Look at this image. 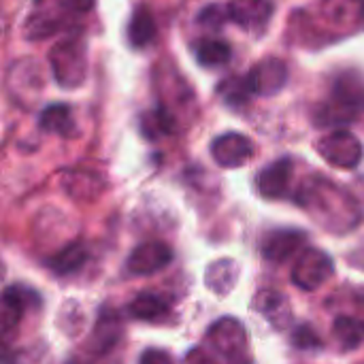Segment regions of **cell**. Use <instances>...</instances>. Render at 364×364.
I'll return each instance as SVG.
<instances>
[{
	"instance_id": "obj_1",
	"label": "cell",
	"mask_w": 364,
	"mask_h": 364,
	"mask_svg": "<svg viewBox=\"0 0 364 364\" xmlns=\"http://www.w3.org/2000/svg\"><path fill=\"white\" fill-rule=\"evenodd\" d=\"M364 111V79L358 73H343L335 79L331 100L324 102L316 113L320 128L346 126Z\"/></svg>"
},
{
	"instance_id": "obj_2",
	"label": "cell",
	"mask_w": 364,
	"mask_h": 364,
	"mask_svg": "<svg viewBox=\"0 0 364 364\" xmlns=\"http://www.w3.org/2000/svg\"><path fill=\"white\" fill-rule=\"evenodd\" d=\"M51 70L55 81L62 87H77L85 79L87 62H85V47L79 38L60 41L49 53Z\"/></svg>"
},
{
	"instance_id": "obj_3",
	"label": "cell",
	"mask_w": 364,
	"mask_h": 364,
	"mask_svg": "<svg viewBox=\"0 0 364 364\" xmlns=\"http://www.w3.org/2000/svg\"><path fill=\"white\" fill-rule=\"evenodd\" d=\"M318 151L331 166L343 168V171L356 168L363 162L364 156V147L360 139L356 134H352L350 130H346V128L333 130L324 139H320Z\"/></svg>"
},
{
	"instance_id": "obj_4",
	"label": "cell",
	"mask_w": 364,
	"mask_h": 364,
	"mask_svg": "<svg viewBox=\"0 0 364 364\" xmlns=\"http://www.w3.org/2000/svg\"><path fill=\"white\" fill-rule=\"evenodd\" d=\"M335 273L333 258L326 252L320 250H307L299 256V260L292 267V284L301 290L314 292L322 288Z\"/></svg>"
},
{
	"instance_id": "obj_5",
	"label": "cell",
	"mask_w": 364,
	"mask_h": 364,
	"mask_svg": "<svg viewBox=\"0 0 364 364\" xmlns=\"http://www.w3.org/2000/svg\"><path fill=\"white\" fill-rule=\"evenodd\" d=\"M207 343H209V350H213L218 356L235 360V358L243 356V352L247 348V335L239 320L222 318L209 326Z\"/></svg>"
},
{
	"instance_id": "obj_6",
	"label": "cell",
	"mask_w": 364,
	"mask_h": 364,
	"mask_svg": "<svg viewBox=\"0 0 364 364\" xmlns=\"http://www.w3.org/2000/svg\"><path fill=\"white\" fill-rule=\"evenodd\" d=\"M209 151L215 164H220L222 168H237V166H243L252 158L254 145L241 132H224L213 139Z\"/></svg>"
},
{
	"instance_id": "obj_7",
	"label": "cell",
	"mask_w": 364,
	"mask_h": 364,
	"mask_svg": "<svg viewBox=\"0 0 364 364\" xmlns=\"http://www.w3.org/2000/svg\"><path fill=\"white\" fill-rule=\"evenodd\" d=\"M245 77L254 96H271L288 83V66L279 58H264L252 66Z\"/></svg>"
},
{
	"instance_id": "obj_8",
	"label": "cell",
	"mask_w": 364,
	"mask_h": 364,
	"mask_svg": "<svg viewBox=\"0 0 364 364\" xmlns=\"http://www.w3.org/2000/svg\"><path fill=\"white\" fill-rule=\"evenodd\" d=\"M173 260V250L160 241H149L132 250L126 260V269L132 275H154L166 269Z\"/></svg>"
},
{
	"instance_id": "obj_9",
	"label": "cell",
	"mask_w": 364,
	"mask_h": 364,
	"mask_svg": "<svg viewBox=\"0 0 364 364\" xmlns=\"http://www.w3.org/2000/svg\"><path fill=\"white\" fill-rule=\"evenodd\" d=\"M228 13H230V21H235L243 30L256 32V30H262L273 17V2L271 0H230Z\"/></svg>"
},
{
	"instance_id": "obj_10",
	"label": "cell",
	"mask_w": 364,
	"mask_h": 364,
	"mask_svg": "<svg viewBox=\"0 0 364 364\" xmlns=\"http://www.w3.org/2000/svg\"><path fill=\"white\" fill-rule=\"evenodd\" d=\"M290 179H292V160L282 158L260 171L256 179L258 194L262 198H275V200L284 198L290 190Z\"/></svg>"
},
{
	"instance_id": "obj_11",
	"label": "cell",
	"mask_w": 364,
	"mask_h": 364,
	"mask_svg": "<svg viewBox=\"0 0 364 364\" xmlns=\"http://www.w3.org/2000/svg\"><path fill=\"white\" fill-rule=\"evenodd\" d=\"M34 305H38V294L34 290L19 284L9 286L2 294V331L9 333L13 326H17L21 316Z\"/></svg>"
},
{
	"instance_id": "obj_12",
	"label": "cell",
	"mask_w": 364,
	"mask_h": 364,
	"mask_svg": "<svg viewBox=\"0 0 364 364\" xmlns=\"http://www.w3.org/2000/svg\"><path fill=\"white\" fill-rule=\"evenodd\" d=\"M305 239L307 237L301 230H275L262 241V256L269 262L284 264L303 247Z\"/></svg>"
},
{
	"instance_id": "obj_13",
	"label": "cell",
	"mask_w": 364,
	"mask_h": 364,
	"mask_svg": "<svg viewBox=\"0 0 364 364\" xmlns=\"http://www.w3.org/2000/svg\"><path fill=\"white\" fill-rule=\"evenodd\" d=\"M38 126L43 132H51L58 136H73L75 134V115L73 109L64 102L49 105L38 115Z\"/></svg>"
},
{
	"instance_id": "obj_14",
	"label": "cell",
	"mask_w": 364,
	"mask_h": 364,
	"mask_svg": "<svg viewBox=\"0 0 364 364\" xmlns=\"http://www.w3.org/2000/svg\"><path fill=\"white\" fill-rule=\"evenodd\" d=\"M128 314L130 318L141 322H156L168 314V301L156 292H141L130 301Z\"/></svg>"
},
{
	"instance_id": "obj_15",
	"label": "cell",
	"mask_w": 364,
	"mask_h": 364,
	"mask_svg": "<svg viewBox=\"0 0 364 364\" xmlns=\"http://www.w3.org/2000/svg\"><path fill=\"white\" fill-rule=\"evenodd\" d=\"M122 337V324L117 320V316L105 311L100 318H98V324L92 333V339H90V352L94 354H107L115 348V343L119 341Z\"/></svg>"
},
{
	"instance_id": "obj_16",
	"label": "cell",
	"mask_w": 364,
	"mask_h": 364,
	"mask_svg": "<svg viewBox=\"0 0 364 364\" xmlns=\"http://www.w3.org/2000/svg\"><path fill=\"white\" fill-rule=\"evenodd\" d=\"M194 55L198 64L207 68H220L226 66L232 58V47L224 38H200L194 45Z\"/></svg>"
},
{
	"instance_id": "obj_17",
	"label": "cell",
	"mask_w": 364,
	"mask_h": 364,
	"mask_svg": "<svg viewBox=\"0 0 364 364\" xmlns=\"http://www.w3.org/2000/svg\"><path fill=\"white\" fill-rule=\"evenodd\" d=\"M239 277V269L235 260H215L205 271V284L215 294H228Z\"/></svg>"
},
{
	"instance_id": "obj_18",
	"label": "cell",
	"mask_w": 364,
	"mask_h": 364,
	"mask_svg": "<svg viewBox=\"0 0 364 364\" xmlns=\"http://www.w3.org/2000/svg\"><path fill=\"white\" fill-rule=\"evenodd\" d=\"M85 262H87V247L83 243H73V245L64 247L62 252H58L53 258H49L47 267L55 275L66 277V275H73L79 269H83Z\"/></svg>"
},
{
	"instance_id": "obj_19",
	"label": "cell",
	"mask_w": 364,
	"mask_h": 364,
	"mask_svg": "<svg viewBox=\"0 0 364 364\" xmlns=\"http://www.w3.org/2000/svg\"><path fill=\"white\" fill-rule=\"evenodd\" d=\"M156 32H158V28H156L154 15L143 6L136 9L134 15L130 17V23H128V41H130V45L143 49L156 38Z\"/></svg>"
},
{
	"instance_id": "obj_20",
	"label": "cell",
	"mask_w": 364,
	"mask_h": 364,
	"mask_svg": "<svg viewBox=\"0 0 364 364\" xmlns=\"http://www.w3.org/2000/svg\"><path fill=\"white\" fill-rule=\"evenodd\" d=\"M173 128H175V117L162 105H158L156 109H151V111H147V113L141 115V132H143L145 139L156 141L160 136L171 134Z\"/></svg>"
},
{
	"instance_id": "obj_21",
	"label": "cell",
	"mask_w": 364,
	"mask_h": 364,
	"mask_svg": "<svg viewBox=\"0 0 364 364\" xmlns=\"http://www.w3.org/2000/svg\"><path fill=\"white\" fill-rule=\"evenodd\" d=\"M333 335L343 350H356L364 343V322L358 318L341 316L333 324Z\"/></svg>"
},
{
	"instance_id": "obj_22",
	"label": "cell",
	"mask_w": 364,
	"mask_h": 364,
	"mask_svg": "<svg viewBox=\"0 0 364 364\" xmlns=\"http://www.w3.org/2000/svg\"><path fill=\"white\" fill-rule=\"evenodd\" d=\"M218 92H220V98L232 109L245 107L247 100L254 96L252 87L247 83V77H228L218 85Z\"/></svg>"
},
{
	"instance_id": "obj_23",
	"label": "cell",
	"mask_w": 364,
	"mask_h": 364,
	"mask_svg": "<svg viewBox=\"0 0 364 364\" xmlns=\"http://www.w3.org/2000/svg\"><path fill=\"white\" fill-rule=\"evenodd\" d=\"M230 21L228 4H209L198 15V26H205L209 30H220Z\"/></svg>"
},
{
	"instance_id": "obj_24",
	"label": "cell",
	"mask_w": 364,
	"mask_h": 364,
	"mask_svg": "<svg viewBox=\"0 0 364 364\" xmlns=\"http://www.w3.org/2000/svg\"><path fill=\"white\" fill-rule=\"evenodd\" d=\"M292 343L296 350H303V352H318L322 350V339L318 337V333L303 324V326H296L294 333H292Z\"/></svg>"
},
{
	"instance_id": "obj_25",
	"label": "cell",
	"mask_w": 364,
	"mask_h": 364,
	"mask_svg": "<svg viewBox=\"0 0 364 364\" xmlns=\"http://www.w3.org/2000/svg\"><path fill=\"white\" fill-rule=\"evenodd\" d=\"M58 28H60L58 19L45 13V15H34V17L28 21V30H26V32H28L30 38H47V36H51Z\"/></svg>"
},
{
	"instance_id": "obj_26",
	"label": "cell",
	"mask_w": 364,
	"mask_h": 364,
	"mask_svg": "<svg viewBox=\"0 0 364 364\" xmlns=\"http://www.w3.org/2000/svg\"><path fill=\"white\" fill-rule=\"evenodd\" d=\"M254 305H256L267 318H271V316H277V314L282 311V307H286V301H284V296H282L279 292L262 290V292L256 296Z\"/></svg>"
},
{
	"instance_id": "obj_27",
	"label": "cell",
	"mask_w": 364,
	"mask_h": 364,
	"mask_svg": "<svg viewBox=\"0 0 364 364\" xmlns=\"http://www.w3.org/2000/svg\"><path fill=\"white\" fill-rule=\"evenodd\" d=\"M62 9H68L73 13H85V11H92L94 6V0H58Z\"/></svg>"
},
{
	"instance_id": "obj_28",
	"label": "cell",
	"mask_w": 364,
	"mask_h": 364,
	"mask_svg": "<svg viewBox=\"0 0 364 364\" xmlns=\"http://www.w3.org/2000/svg\"><path fill=\"white\" fill-rule=\"evenodd\" d=\"M171 360V354L168 352H162V350H147L141 354V363H168Z\"/></svg>"
}]
</instances>
